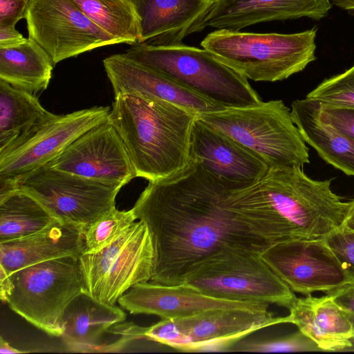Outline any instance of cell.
<instances>
[{
  "mask_svg": "<svg viewBox=\"0 0 354 354\" xmlns=\"http://www.w3.org/2000/svg\"><path fill=\"white\" fill-rule=\"evenodd\" d=\"M234 183L210 173L192 156L181 170L149 182L133 209L151 236V282L181 284L191 267L212 253L243 249L261 254L272 244L231 207Z\"/></svg>",
  "mask_w": 354,
  "mask_h": 354,
  "instance_id": "6da1fadb",
  "label": "cell"
},
{
  "mask_svg": "<svg viewBox=\"0 0 354 354\" xmlns=\"http://www.w3.org/2000/svg\"><path fill=\"white\" fill-rule=\"evenodd\" d=\"M331 180H317L299 167L269 168L254 183L232 190V209L270 243L324 239L340 227L349 202L330 189Z\"/></svg>",
  "mask_w": 354,
  "mask_h": 354,
  "instance_id": "7a4b0ae2",
  "label": "cell"
},
{
  "mask_svg": "<svg viewBox=\"0 0 354 354\" xmlns=\"http://www.w3.org/2000/svg\"><path fill=\"white\" fill-rule=\"evenodd\" d=\"M197 117L163 100L118 95L114 96L108 120L123 140L136 177L156 182L189 163Z\"/></svg>",
  "mask_w": 354,
  "mask_h": 354,
  "instance_id": "3957f363",
  "label": "cell"
},
{
  "mask_svg": "<svg viewBox=\"0 0 354 354\" xmlns=\"http://www.w3.org/2000/svg\"><path fill=\"white\" fill-rule=\"evenodd\" d=\"M317 28L297 33H256L216 30L201 46L255 82H276L302 71L316 59Z\"/></svg>",
  "mask_w": 354,
  "mask_h": 354,
  "instance_id": "277c9868",
  "label": "cell"
},
{
  "mask_svg": "<svg viewBox=\"0 0 354 354\" xmlns=\"http://www.w3.org/2000/svg\"><path fill=\"white\" fill-rule=\"evenodd\" d=\"M124 54L225 109L262 102L247 78L204 48L135 44Z\"/></svg>",
  "mask_w": 354,
  "mask_h": 354,
  "instance_id": "5b68a950",
  "label": "cell"
},
{
  "mask_svg": "<svg viewBox=\"0 0 354 354\" xmlns=\"http://www.w3.org/2000/svg\"><path fill=\"white\" fill-rule=\"evenodd\" d=\"M183 283L216 299L288 309L297 298L260 254L243 249H224L203 258L191 267Z\"/></svg>",
  "mask_w": 354,
  "mask_h": 354,
  "instance_id": "8992f818",
  "label": "cell"
},
{
  "mask_svg": "<svg viewBox=\"0 0 354 354\" xmlns=\"http://www.w3.org/2000/svg\"><path fill=\"white\" fill-rule=\"evenodd\" d=\"M198 118L259 155L269 168L301 167L308 148L282 100L205 113Z\"/></svg>",
  "mask_w": 354,
  "mask_h": 354,
  "instance_id": "52a82bcc",
  "label": "cell"
},
{
  "mask_svg": "<svg viewBox=\"0 0 354 354\" xmlns=\"http://www.w3.org/2000/svg\"><path fill=\"white\" fill-rule=\"evenodd\" d=\"M6 303L46 334L61 337L68 305L86 291L79 257L66 256L33 264L10 275Z\"/></svg>",
  "mask_w": 354,
  "mask_h": 354,
  "instance_id": "ba28073f",
  "label": "cell"
},
{
  "mask_svg": "<svg viewBox=\"0 0 354 354\" xmlns=\"http://www.w3.org/2000/svg\"><path fill=\"white\" fill-rule=\"evenodd\" d=\"M283 323H289L288 316L274 317L268 310L220 308L162 319L147 327L145 335L149 341L182 352L231 351L236 342L252 333Z\"/></svg>",
  "mask_w": 354,
  "mask_h": 354,
  "instance_id": "9c48e42d",
  "label": "cell"
},
{
  "mask_svg": "<svg viewBox=\"0 0 354 354\" xmlns=\"http://www.w3.org/2000/svg\"><path fill=\"white\" fill-rule=\"evenodd\" d=\"M17 184L19 189L38 201L54 218L84 232L115 207L116 196L124 186L56 169L48 163L29 173Z\"/></svg>",
  "mask_w": 354,
  "mask_h": 354,
  "instance_id": "30bf717a",
  "label": "cell"
},
{
  "mask_svg": "<svg viewBox=\"0 0 354 354\" xmlns=\"http://www.w3.org/2000/svg\"><path fill=\"white\" fill-rule=\"evenodd\" d=\"M80 266L86 292L101 302L115 305L133 285L151 281L153 248L142 221L95 254H82Z\"/></svg>",
  "mask_w": 354,
  "mask_h": 354,
  "instance_id": "8fae6325",
  "label": "cell"
},
{
  "mask_svg": "<svg viewBox=\"0 0 354 354\" xmlns=\"http://www.w3.org/2000/svg\"><path fill=\"white\" fill-rule=\"evenodd\" d=\"M29 37L54 64L119 42L93 22L72 0H30L26 15Z\"/></svg>",
  "mask_w": 354,
  "mask_h": 354,
  "instance_id": "7c38bea8",
  "label": "cell"
},
{
  "mask_svg": "<svg viewBox=\"0 0 354 354\" xmlns=\"http://www.w3.org/2000/svg\"><path fill=\"white\" fill-rule=\"evenodd\" d=\"M110 106H93L57 115L26 140L0 153V180L17 184L29 173L48 164L70 144L108 119Z\"/></svg>",
  "mask_w": 354,
  "mask_h": 354,
  "instance_id": "4fadbf2b",
  "label": "cell"
},
{
  "mask_svg": "<svg viewBox=\"0 0 354 354\" xmlns=\"http://www.w3.org/2000/svg\"><path fill=\"white\" fill-rule=\"evenodd\" d=\"M292 291L328 292L351 280L324 239H294L271 244L260 254Z\"/></svg>",
  "mask_w": 354,
  "mask_h": 354,
  "instance_id": "5bb4252c",
  "label": "cell"
},
{
  "mask_svg": "<svg viewBox=\"0 0 354 354\" xmlns=\"http://www.w3.org/2000/svg\"><path fill=\"white\" fill-rule=\"evenodd\" d=\"M48 164L56 169L123 185L136 177L124 142L108 119L75 139Z\"/></svg>",
  "mask_w": 354,
  "mask_h": 354,
  "instance_id": "9a60e30c",
  "label": "cell"
},
{
  "mask_svg": "<svg viewBox=\"0 0 354 354\" xmlns=\"http://www.w3.org/2000/svg\"><path fill=\"white\" fill-rule=\"evenodd\" d=\"M331 8L330 0H209L185 37L208 28L239 31L261 22L304 17L319 20Z\"/></svg>",
  "mask_w": 354,
  "mask_h": 354,
  "instance_id": "2e32d148",
  "label": "cell"
},
{
  "mask_svg": "<svg viewBox=\"0 0 354 354\" xmlns=\"http://www.w3.org/2000/svg\"><path fill=\"white\" fill-rule=\"evenodd\" d=\"M131 314L157 315L162 319L183 318L220 308H242L267 310L268 304L233 301L207 296L185 284L163 285L138 283L118 300Z\"/></svg>",
  "mask_w": 354,
  "mask_h": 354,
  "instance_id": "e0dca14e",
  "label": "cell"
},
{
  "mask_svg": "<svg viewBox=\"0 0 354 354\" xmlns=\"http://www.w3.org/2000/svg\"><path fill=\"white\" fill-rule=\"evenodd\" d=\"M103 65L114 96L131 95L158 98L198 115L225 109L124 53L107 57L103 60Z\"/></svg>",
  "mask_w": 354,
  "mask_h": 354,
  "instance_id": "ac0fdd59",
  "label": "cell"
},
{
  "mask_svg": "<svg viewBox=\"0 0 354 354\" xmlns=\"http://www.w3.org/2000/svg\"><path fill=\"white\" fill-rule=\"evenodd\" d=\"M191 156L210 173L233 182H257L269 169L256 152L198 117L192 127Z\"/></svg>",
  "mask_w": 354,
  "mask_h": 354,
  "instance_id": "d6986e66",
  "label": "cell"
},
{
  "mask_svg": "<svg viewBox=\"0 0 354 354\" xmlns=\"http://www.w3.org/2000/svg\"><path fill=\"white\" fill-rule=\"evenodd\" d=\"M84 232L72 224L53 220L28 236L0 243V267L8 275L27 266L84 251Z\"/></svg>",
  "mask_w": 354,
  "mask_h": 354,
  "instance_id": "ffe728a7",
  "label": "cell"
},
{
  "mask_svg": "<svg viewBox=\"0 0 354 354\" xmlns=\"http://www.w3.org/2000/svg\"><path fill=\"white\" fill-rule=\"evenodd\" d=\"M289 310V323L296 325L321 351H339L352 346L351 324L329 295L296 298Z\"/></svg>",
  "mask_w": 354,
  "mask_h": 354,
  "instance_id": "44dd1931",
  "label": "cell"
},
{
  "mask_svg": "<svg viewBox=\"0 0 354 354\" xmlns=\"http://www.w3.org/2000/svg\"><path fill=\"white\" fill-rule=\"evenodd\" d=\"M129 1L139 19V44L162 46L181 44L209 0Z\"/></svg>",
  "mask_w": 354,
  "mask_h": 354,
  "instance_id": "7402d4cb",
  "label": "cell"
},
{
  "mask_svg": "<svg viewBox=\"0 0 354 354\" xmlns=\"http://www.w3.org/2000/svg\"><path fill=\"white\" fill-rule=\"evenodd\" d=\"M126 317L120 308L95 299L84 291L65 309L60 337L73 352L93 353L102 334Z\"/></svg>",
  "mask_w": 354,
  "mask_h": 354,
  "instance_id": "603a6c76",
  "label": "cell"
},
{
  "mask_svg": "<svg viewBox=\"0 0 354 354\" xmlns=\"http://www.w3.org/2000/svg\"><path fill=\"white\" fill-rule=\"evenodd\" d=\"M290 111L306 143L324 161L346 175L354 176V138L321 120L314 101L295 100Z\"/></svg>",
  "mask_w": 354,
  "mask_h": 354,
  "instance_id": "cb8c5ba5",
  "label": "cell"
},
{
  "mask_svg": "<svg viewBox=\"0 0 354 354\" xmlns=\"http://www.w3.org/2000/svg\"><path fill=\"white\" fill-rule=\"evenodd\" d=\"M56 115L35 95L0 80V153L18 146Z\"/></svg>",
  "mask_w": 354,
  "mask_h": 354,
  "instance_id": "d4e9b609",
  "label": "cell"
},
{
  "mask_svg": "<svg viewBox=\"0 0 354 354\" xmlns=\"http://www.w3.org/2000/svg\"><path fill=\"white\" fill-rule=\"evenodd\" d=\"M49 54L34 39L0 48V80L35 95L47 88L53 69Z\"/></svg>",
  "mask_w": 354,
  "mask_h": 354,
  "instance_id": "484cf974",
  "label": "cell"
},
{
  "mask_svg": "<svg viewBox=\"0 0 354 354\" xmlns=\"http://www.w3.org/2000/svg\"><path fill=\"white\" fill-rule=\"evenodd\" d=\"M55 219L35 198L17 189L0 201V243L36 233Z\"/></svg>",
  "mask_w": 354,
  "mask_h": 354,
  "instance_id": "4316f807",
  "label": "cell"
},
{
  "mask_svg": "<svg viewBox=\"0 0 354 354\" xmlns=\"http://www.w3.org/2000/svg\"><path fill=\"white\" fill-rule=\"evenodd\" d=\"M97 26L120 43L139 44V19L129 0H72Z\"/></svg>",
  "mask_w": 354,
  "mask_h": 354,
  "instance_id": "83f0119b",
  "label": "cell"
},
{
  "mask_svg": "<svg viewBox=\"0 0 354 354\" xmlns=\"http://www.w3.org/2000/svg\"><path fill=\"white\" fill-rule=\"evenodd\" d=\"M136 220L133 208L120 211L115 207L105 213L84 231L85 248L83 253L98 252L118 239Z\"/></svg>",
  "mask_w": 354,
  "mask_h": 354,
  "instance_id": "f1b7e54d",
  "label": "cell"
},
{
  "mask_svg": "<svg viewBox=\"0 0 354 354\" xmlns=\"http://www.w3.org/2000/svg\"><path fill=\"white\" fill-rule=\"evenodd\" d=\"M306 98L320 104L354 109V66L324 80Z\"/></svg>",
  "mask_w": 354,
  "mask_h": 354,
  "instance_id": "f546056e",
  "label": "cell"
},
{
  "mask_svg": "<svg viewBox=\"0 0 354 354\" xmlns=\"http://www.w3.org/2000/svg\"><path fill=\"white\" fill-rule=\"evenodd\" d=\"M321 349L315 342L300 330L277 338L243 340L236 342L231 351L247 352H295L318 351Z\"/></svg>",
  "mask_w": 354,
  "mask_h": 354,
  "instance_id": "4dcf8cb0",
  "label": "cell"
},
{
  "mask_svg": "<svg viewBox=\"0 0 354 354\" xmlns=\"http://www.w3.org/2000/svg\"><path fill=\"white\" fill-rule=\"evenodd\" d=\"M324 240L354 283V231L341 225Z\"/></svg>",
  "mask_w": 354,
  "mask_h": 354,
  "instance_id": "1f68e13d",
  "label": "cell"
},
{
  "mask_svg": "<svg viewBox=\"0 0 354 354\" xmlns=\"http://www.w3.org/2000/svg\"><path fill=\"white\" fill-rule=\"evenodd\" d=\"M315 102L321 120L354 138V109L331 106Z\"/></svg>",
  "mask_w": 354,
  "mask_h": 354,
  "instance_id": "d6a6232c",
  "label": "cell"
},
{
  "mask_svg": "<svg viewBox=\"0 0 354 354\" xmlns=\"http://www.w3.org/2000/svg\"><path fill=\"white\" fill-rule=\"evenodd\" d=\"M30 0H0V26H15L26 18Z\"/></svg>",
  "mask_w": 354,
  "mask_h": 354,
  "instance_id": "836d02e7",
  "label": "cell"
},
{
  "mask_svg": "<svg viewBox=\"0 0 354 354\" xmlns=\"http://www.w3.org/2000/svg\"><path fill=\"white\" fill-rule=\"evenodd\" d=\"M327 293L344 311L352 326L351 340L354 339V283H346Z\"/></svg>",
  "mask_w": 354,
  "mask_h": 354,
  "instance_id": "e575fe53",
  "label": "cell"
},
{
  "mask_svg": "<svg viewBox=\"0 0 354 354\" xmlns=\"http://www.w3.org/2000/svg\"><path fill=\"white\" fill-rule=\"evenodd\" d=\"M26 39L15 26H0V48L17 45Z\"/></svg>",
  "mask_w": 354,
  "mask_h": 354,
  "instance_id": "d590c367",
  "label": "cell"
},
{
  "mask_svg": "<svg viewBox=\"0 0 354 354\" xmlns=\"http://www.w3.org/2000/svg\"><path fill=\"white\" fill-rule=\"evenodd\" d=\"M11 290V281L9 275L0 267V298L3 302L6 301V298Z\"/></svg>",
  "mask_w": 354,
  "mask_h": 354,
  "instance_id": "8d00e7d4",
  "label": "cell"
},
{
  "mask_svg": "<svg viewBox=\"0 0 354 354\" xmlns=\"http://www.w3.org/2000/svg\"><path fill=\"white\" fill-rule=\"evenodd\" d=\"M342 225L348 230L354 231V200L349 202V206Z\"/></svg>",
  "mask_w": 354,
  "mask_h": 354,
  "instance_id": "74e56055",
  "label": "cell"
},
{
  "mask_svg": "<svg viewBox=\"0 0 354 354\" xmlns=\"http://www.w3.org/2000/svg\"><path fill=\"white\" fill-rule=\"evenodd\" d=\"M27 351H20L12 347L7 341H6L3 337H1L0 340V353H24Z\"/></svg>",
  "mask_w": 354,
  "mask_h": 354,
  "instance_id": "f35d334b",
  "label": "cell"
},
{
  "mask_svg": "<svg viewBox=\"0 0 354 354\" xmlns=\"http://www.w3.org/2000/svg\"><path fill=\"white\" fill-rule=\"evenodd\" d=\"M332 3L342 9L354 12V0H330Z\"/></svg>",
  "mask_w": 354,
  "mask_h": 354,
  "instance_id": "ab89813d",
  "label": "cell"
}]
</instances>
